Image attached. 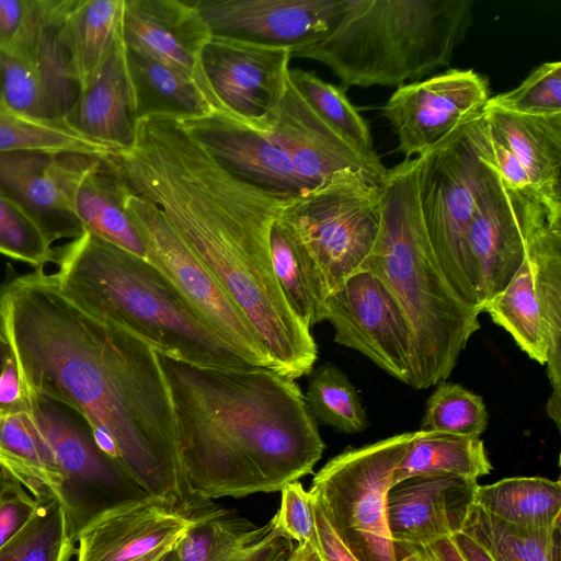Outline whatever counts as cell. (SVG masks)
<instances>
[{
  "instance_id": "obj_1",
  "label": "cell",
  "mask_w": 561,
  "mask_h": 561,
  "mask_svg": "<svg viewBox=\"0 0 561 561\" xmlns=\"http://www.w3.org/2000/svg\"><path fill=\"white\" fill-rule=\"evenodd\" d=\"M115 160L247 318L271 370L290 380L309 375L317 345L279 287L270 248L271 228L294 197L231 173L172 117L139 119L133 147Z\"/></svg>"
},
{
  "instance_id": "obj_2",
  "label": "cell",
  "mask_w": 561,
  "mask_h": 561,
  "mask_svg": "<svg viewBox=\"0 0 561 561\" xmlns=\"http://www.w3.org/2000/svg\"><path fill=\"white\" fill-rule=\"evenodd\" d=\"M156 354L191 496L272 493L313 471L325 445L295 380L263 367H206Z\"/></svg>"
},
{
  "instance_id": "obj_3",
  "label": "cell",
  "mask_w": 561,
  "mask_h": 561,
  "mask_svg": "<svg viewBox=\"0 0 561 561\" xmlns=\"http://www.w3.org/2000/svg\"><path fill=\"white\" fill-rule=\"evenodd\" d=\"M59 287L90 316L156 353L198 366L256 368L218 335L147 259L84 231L56 249Z\"/></svg>"
},
{
  "instance_id": "obj_4",
  "label": "cell",
  "mask_w": 561,
  "mask_h": 561,
  "mask_svg": "<svg viewBox=\"0 0 561 561\" xmlns=\"http://www.w3.org/2000/svg\"><path fill=\"white\" fill-rule=\"evenodd\" d=\"M381 187L380 227L364 270L401 307L412 336L409 386L426 389L451 374L480 329L479 313L457 295L430 243L419 201L417 159L388 169Z\"/></svg>"
},
{
  "instance_id": "obj_5",
  "label": "cell",
  "mask_w": 561,
  "mask_h": 561,
  "mask_svg": "<svg viewBox=\"0 0 561 561\" xmlns=\"http://www.w3.org/2000/svg\"><path fill=\"white\" fill-rule=\"evenodd\" d=\"M472 0H345L332 28L291 51L352 87L398 88L449 67L473 23Z\"/></svg>"
},
{
  "instance_id": "obj_6",
  "label": "cell",
  "mask_w": 561,
  "mask_h": 561,
  "mask_svg": "<svg viewBox=\"0 0 561 561\" xmlns=\"http://www.w3.org/2000/svg\"><path fill=\"white\" fill-rule=\"evenodd\" d=\"M416 159L419 201L430 243L457 295L480 314L467 234L482 195L499 174L484 112Z\"/></svg>"
},
{
  "instance_id": "obj_7",
  "label": "cell",
  "mask_w": 561,
  "mask_h": 561,
  "mask_svg": "<svg viewBox=\"0 0 561 561\" xmlns=\"http://www.w3.org/2000/svg\"><path fill=\"white\" fill-rule=\"evenodd\" d=\"M382 181L345 169L291 198L280 214L327 297L365 267L380 227Z\"/></svg>"
},
{
  "instance_id": "obj_8",
  "label": "cell",
  "mask_w": 561,
  "mask_h": 561,
  "mask_svg": "<svg viewBox=\"0 0 561 561\" xmlns=\"http://www.w3.org/2000/svg\"><path fill=\"white\" fill-rule=\"evenodd\" d=\"M414 432L402 433L331 458L313 477L310 494L358 561H398L387 514L394 469Z\"/></svg>"
},
{
  "instance_id": "obj_9",
  "label": "cell",
  "mask_w": 561,
  "mask_h": 561,
  "mask_svg": "<svg viewBox=\"0 0 561 561\" xmlns=\"http://www.w3.org/2000/svg\"><path fill=\"white\" fill-rule=\"evenodd\" d=\"M127 210L146 259L218 335L254 366L271 369L267 352L247 318L178 237L162 211L135 193L128 198Z\"/></svg>"
},
{
  "instance_id": "obj_10",
  "label": "cell",
  "mask_w": 561,
  "mask_h": 561,
  "mask_svg": "<svg viewBox=\"0 0 561 561\" xmlns=\"http://www.w3.org/2000/svg\"><path fill=\"white\" fill-rule=\"evenodd\" d=\"M334 329V341L355 350L379 368L410 385L412 336L407 318L387 286L362 270L324 300L322 321Z\"/></svg>"
},
{
  "instance_id": "obj_11",
  "label": "cell",
  "mask_w": 561,
  "mask_h": 561,
  "mask_svg": "<svg viewBox=\"0 0 561 561\" xmlns=\"http://www.w3.org/2000/svg\"><path fill=\"white\" fill-rule=\"evenodd\" d=\"M102 156L71 151L0 152V194L16 206L53 244L84 231L75 193L87 170Z\"/></svg>"
},
{
  "instance_id": "obj_12",
  "label": "cell",
  "mask_w": 561,
  "mask_h": 561,
  "mask_svg": "<svg viewBox=\"0 0 561 561\" xmlns=\"http://www.w3.org/2000/svg\"><path fill=\"white\" fill-rule=\"evenodd\" d=\"M489 82L473 69H449L396 88L382 116L398 136L404 160L416 158L481 114Z\"/></svg>"
},
{
  "instance_id": "obj_13",
  "label": "cell",
  "mask_w": 561,
  "mask_h": 561,
  "mask_svg": "<svg viewBox=\"0 0 561 561\" xmlns=\"http://www.w3.org/2000/svg\"><path fill=\"white\" fill-rule=\"evenodd\" d=\"M291 51L211 36L201 54L207 83L224 112L265 130L266 118L285 91Z\"/></svg>"
},
{
  "instance_id": "obj_14",
  "label": "cell",
  "mask_w": 561,
  "mask_h": 561,
  "mask_svg": "<svg viewBox=\"0 0 561 561\" xmlns=\"http://www.w3.org/2000/svg\"><path fill=\"white\" fill-rule=\"evenodd\" d=\"M345 0H196L211 36L304 48L337 21Z\"/></svg>"
},
{
  "instance_id": "obj_15",
  "label": "cell",
  "mask_w": 561,
  "mask_h": 561,
  "mask_svg": "<svg viewBox=\"0 0 561 561\" xmlns=\"http://www.w3.org/2000/svg\"><path fill=\"white\" fill-rule=\"evenodd\" d=\"M191 506L147 495L106 507L77 530L76 561H135L178 541L193 523Z\"/></svg>"
},
{
  "instance_id": "obj_16",
  "label": "cell",
  "mask_w": 561,
  "mask_h": 561,
  "mask_svg": "<svg viewBox=\"0 0 561 561\" xmlns=\"http://www.w3.org/2000/svg\"><path fill=\"white\" fill-rule=\"evenodd\" d=\"M264 131L290 159L310 190L345 169L364 171L379 180L388 171L378 154L358 150L329 126L298 93L289 76Z\"/></svg>"
},
{
  "instance_id": "obj_17",
  "label": "cell",
  "mask_w": 561,
  "mask_h": 561,
  "mask_svg": "<svg viewBox=\"0 0 561 561\" xmlns=\"http://www.w3.org/2000/svg\"><path fill=\"white\" fill-rule=\"evenodd\" d=\"M24 396L25 405L61 472L67 501L71 489L75 494H98L108 507L148 495L99 449L85 422L82 425L56 402L25 392Z\"/></svg>"
},
{
  "instance_id": "obj_18",
  "label": "cell",
  "mask_w": 561,
  "mask_h": 561,
  "mask_svg": "<svg viewBox=\"0 0 561 561\" xmlns=\"http://www.w3.org/2000/svg\"><path fill=\"white\" fill-rule=\"evenodd\" d=\"M476 480L421 476L390 486L388 525L396 549L423 547L462 530L474 503Z\"/></svg>"
},
{
  "instance_id": "obj_19",
  "label": "cell",
  "mask_w": 561,
  "mask_h": 561,
  "mask_svg": "<svg viewBox=\"0 0 561 561\" xmlns=\"http://www.w3.org/2000/svg\"><path fill=\"white\" fill-rule=\"evenodd\" d=\"M179 122L219 164L251 184L286 197L310 191L265 131L220 112Z\"/></svg>"
},
{
  "instance_id": "obj_20",
  "label": "cell",
  "mask_w": 561,
  "mask_h": 561,
  "mask_svg": "<svg viewBox=\"0 0 561 561\" xmlns=\"http://www.w3.org/2000/svg\"><path fill=\"white\" fill-rule=\"evenodd\" d=\"M125 46L141 49L190 76L217 112L225 113L210 90L201 54L211 34L194 1L125 0Z\"/></svg>"
},
{
  "instance_id": "obj_21",
  "label": "cell",
  "mask_w": 561,
  "mask_h": 561,
  "mask_svg": "<svg viewBox=\"0 0 561 561\" xmlns=\"http://www.w3.org/2000/svg\"><path fill=\"white\" fill-rule=\"evenodd\" d=\"M467 251L480 310L500 295L525 256V230L517 206L500 174L482 195L472 217Z\"/></svg>"
},
{
  "instance_id": "obj_22",
  "label": "cell",
  "mask_w": 561,
  "mask_h": 561,
  "mask_svg": "<svg viewBox=\"0 0 561 561\" xmlns=\"http://www.w3.org/2000/svg\"><path fill=\"white\" fill-rule=\"evenodd\" d=\"M510 193L524 225L525 243L536 260L540 316L547 347L546 366L551 385L546 412L560 428L561 216L552 214L536 195H526L512 190Z\"/></svg>"
},
{
  "instance_id": "obj_23",
  "label": "cell",
  "mask_w": 561,
  "mask_h": 561,
  "mask_svg": "<svg viewBox=\"0 0 561 561\" xmlns=\"http://www.w3.org/2000/svg\"><path fill=\"white\" fill-rule=\"evenodd\" d=\"M273 519L262 526L204 500L176 543L179 561H287L295 549Z\"/></svg>"
},
{
  "instance_id": "obj_24",
  "label": "cell",
  "mask_w": 561,
  "mask_h": 561,
  "mask_svg": "<svg viewBox=\"0 0 561 561\" xmlns=\"http://www.w3.org/2000/svg\"><path fill=\"white\" fill-rule=\"evenodd\" d=\"M64 121L78 134L114 152L133 147L138 121L122 33Z\"/></svg>"
},
{
  "instance_id": "obj_25",
  "label": "cell",
  "mask_w": 561,
  "mask_h": 561,
  "mask_svg": "<svg viewBox=\"0 0 561 561\" xmlns=\"http://www.w3.org/2000/svg\"><path fill=\"white\" fill-rule=\"evenodd\" d=\"M69 3L70 0H32L19 35L5 48L32 66L59 121L65 119L81 92L60 37Z\"/></svg>"
},
{
  "instance_id": "obj_26",
  "label": "cell",
  "mask_w": 561,
  "mask_h": 561,
  "mask_svg": "<svg viewBox=\"0 0 561 561\" xmlns=\"http://www.w3.org/2000/svg\"><path fill=\"white\" fill-rule=\"evenodd\" d=\"M488 129L517 157L546 207L561 216V114L535 116L485 105Z\"/></svg>"
},
{
  "instance_id": "obj_27",
  "label": "cell",
  "mask_w": 561,
  "mask_h": 561,
  "mask_svg": "<svg viewBox=\"0 0 561 561\" xmlns=\"http://www.w3.org/2000/svg\"><path fill=\"white\" fill-rule=\"evenodd\" d=\"M114 153L100 157L87 170L75 193V211L87 231L146 259L144 243L127 210L134 192Z\"/></svg>"
},
{
  "instance_id": "obj_28",
  "label": "cell",
  "mask_w": 561,
  "mask_h": 561,
  "mask_svg": "<svg viewBox=\"0 0 561 561\" xmlns=\"http://www.w3.org/2000/svg\"><path fill=\"white\" fill-rule=\"evenodd\" d=\"M137 121L167 116L185 121L217 112L195 80L152 55L125 46Z\"/></svg>"
},
{
  "instance_id": "obj_29",
  "label": "cell",
  "mask_w": 561,
  "mask_h": 561,
  "mask_svg": "<svg viewBox=\"0 0 561 561\" xmlns=\"http://www.w3.org/2000/svg\"><path fill=\"white\" fill-rule=\"evenodd\" d=\"M0 473L36 499L50 496L68 504L54 454L27 408L0 416Z\"/></svg>"
},
{
  "instance_id": "obj_30",
  "label": "cell",
  "mask_w": 561,
  "mask_h": 561,
  "mask_svg": "<svg viewBox=\"0 0 561 561\" xmlns=\"http://www.w3.org/2000/svg\"><path fill=\"white\" fill-rule=\"evenodd\" d=\"M125 0H70L60 37L82 87L101 68L122 33Z\"/></svg>"
},
{
  "instance_id": "obj_31",
  "label": "cell",
  "mask_w": 561,
  "mask_h": 561,
  "mask_svg": "<svg viewBox=\"0 0 561 561\" xmlns=\"http://www.w3.org/2000/svg\"><path fill=\"white\" fill-rule=\"evenodd\" d=\"M474 504L506 524L556 530L561 526V484L541 477H515L477 486Z\"/></svg>"
},
{
  "instance_id": "obj_32",
  "label": "cell",
  "mask_w": 561,
  "mask_h": 561,
  "mask_svg": "<svg viewBox=\"0 0 561 561\" xmlns=\"http://www.w3.org/2000/svg\"><path fill=\"white\" fill-rule=\"evenodd\" d=\"M492 469L480 437L417 431L393 471L391 485L421 476H457L478 481Z\"/></svg>"
},
{
  "instance_id": "obj_33",
  "label": "cell",
  "mask_w": 561,
  "mask_h": 561,
  "mask_svg": "<svg viewBox=\"0 0 561 561\" xmlns=\"http://www.w3.org/2000/svg\"><path fill=\"white\" fill-rule=\"evenodd\" d=\"M270 248L273 270L289 307L311 329L322 321L327 295L307 254L279 218L271 228Z\"/></svg>"
},
{
  "instance_id": "obj_34",
  "label": "cell",
  "mask_w": 561,
  "mask_h": 561,
  "mask_svg": "<svg viewBox=\"0 0 561 561\" xmlns=\"http://www.w3.org/2000/svg\"><path fill=\"white\" fill-rule=\"evenodd\" d=\"M32 519L0 548V561H70L78 526L69 505L56 497L37 499Z\"/></svg>"
},
{
  "instance_id": "obj_35",
  "label": "cell",
  "mask_w": 561,
  "mask_h": 561,
  "mask_svg": "<svg viewBox=\"0 0 561 561\" xmlns=\"http://www.w3.org/2000/svg\"><path fill=\"white\" fill-rule=\"evenodd\" d=\"M461 531L493 561H560V529L516 527L492 517L474 503Z\"/></svg>"
},
{
  "instance_id": "obj_36",
  "label": "cell",
  "mask_w": 561,
  "mask_h": 561,
  "mask_svg": "<svg viewBox=\"0 0 561 561\" xmlns=\"http://www.w3.org/2000/svg\"><path fill=\"white\" fill-rule=\"evenodd\" d=\"M13 150L71 151L106 156L114 151L71 129L64 121L23 115L0 101V152Z\"/></svg>"
},
{
  "instance_id": "obj_37",
  "label": "cell",
  "mask_w": 561,
  "mask_h": 561,
  "mask_svg": "<svg viewBox=\"0 0 561 561\" xmlns=\"http://www.w3.org/2000/svg\"><path fill=\"white\" fill-rule=\"evenodd\" d=\"M305 400L314 419L345 434L368 427L360 398L344 371L325 363L309 374Z\"/></svg>"
},
{
  "instance_id": "obj_38",
  "label": "cell",
  "mask_w": 561,
  "mask_h": 561,
  "mask_svg": "<svg viewBox=\"0 0 561 561\" xmlns=\"http://www.w3.org/2000/svg\"><path fill=\"white\" fill-rule=\"evenodd\" d=\"M288 76L298 93L329 126L358 150L377 156L368 123L339 87L300 68L289 69Z\"/></svg>"
},
{
  "instance_id": "obj_39",
  "label": "cell",
  "mask_w": 561,
  "mask_h": 561,
  "mask_svg": "<svg viewBox=\"0 0 561 561\" xmlns=\"http://www.w3.org/2000/svg\"><path fill=\"white\" fill-rule=\"evenodd\" d=\"M436 386L426 402L419 431L480 437L489 422L482 397L446 380Z\"/></svg>"
},
{
  "instance_id": "obj_40",
  "label": "cell",
  "mask_w": 561,
  "mask_h": 561,
  "mask_svg": "<svg viewBox=\"0 0 561 561\" xmlns=\"http://www.w3.org/2000/svg\"><path fill=\"white\" fill-rule=\"evenodd\" d=\"M486 105L535 116L561 114V61H546L513 90L491 96Z\"/></svg>"
},
{
  "instance_id": "obj_41",
  "label": "cell",
  "mask_w": 561,
  "mask_h": 561,
  "mask_svg": "<svg viewBox=\"0 0 561 561\" xmlns=\"http://www.w3.org/2000/svg\"><path fill=\"white\" fill-rule=\"evenodd\" d=\"M0 101L23 115L59 121L32 66L9 49L0 50Z\"/></svg>"
},
{
  "instance_id": "obj_42",
  "label": "cell",
  "mask_w": 561,
  "mask_h": 561,
  "mask_svg": "<svg viewBox=\"0 0 561 561\" xmlns=\"http://www.w3.org/2000/svg\"><path fill=\"white\" fill-rule=\"evenodd\" d=\"M0 254L35 268L56 261V249L38 228L0 194Z\"/></svg>"
},
{
  "instance_id": "obj_43",
  "label": "cell",
  "mask_w": 561,
  "mask_h": 561,
  "mask_svg": "<svg viewBox=\"0 0 561 561\" xmlns=\"http://www.w3.org/2000/svg\"><path fill=\"white\" fill-rule=\"evenodd\" d=\"M282 501L273 516L276 528L287 538L317 546V531L312 496L299 481L290 482L280 490Z\"/></svg>"
},
{
  "instance_id": "obj_44",
  "label": "cell",
  "mask_w": 561,
  "mask_h": 561,
  "mask_svg": "<svg viewBox=\"0 0 561 561\" xmlns=\"http://www.w3.org/2000/svg\"><path fill=\"white\" fill-rule=\"evenodd\" d=\"M38 500L14 479L0 473V548L32 519Z\"/></svg>"
},
{
  "instance_id": "obj_45",
  "label": "cell",
  "mask_w": 561,
  "mask_h": 561,
  "mask_svg": "<svg viewBox=\"0 0 561 561\" xmlns=\"http://www.w3.org/2000/svg\"><path fill=\"white\" fill-rule=\"evenodd\" d=\"M488 135L493 160L503 184L512 191H516L526 195L538 196L526 170L514 154V152L499 138L491 134L489 129Z\"/></svg>"
},
{
  "instance_id": "obj_46",
  "label": "cell",
  "mask_w": 561,
  "mask_h": 561,
  "mask_svg": "<svg viewBox=\"0 0 561 561\" xmlns=\"http://www.w3.org/2000/svg\"><path fill=\"white\" fill-rule=\"evenodd\" d=\"M312 502L317 531V548L322 561H358L336 536L320 506L313 499Z\"/></svg>"
},
{
  "instance_id": "obj_47",
  "label": "cell",
  "mask_w": 561,
  "mask_h": 561,
  "mask_svg": "<svg viewBox=\"0 0 561 561\" xmlns=\"http://www.w3.org/2000/svg\"><path fill=\"white\" fill-rule=\"evenodd\" d=\"M25 409L24 390L11 355L0 371V416Z\"/></svg>"
},
{
  "instance_id": "obj_48",
  "label": "cell",
  "mask_w": 561,
  "mask_h": 561,
  "mask_svg": "<svg viewBox=\"0 0 561 561\" xmlns=\"http://www.w3.org/2000/svg\"><path fill=\"white\" fill-rule=\"evenodd\" d=\"M32 0H0V50L8 48L19 35Z\"/></svg>"
},
{
  "instance_id": "obj_49",
  "label": "cell",
  "mask_w": 561,
  "mask_h": 561,
  "mask_svg": "<svg viewBox=\"0 0 561 561\" xmlns=\"http://www.w3.org/2000/svg\"><path fill=\"white\" fill-rule=\"evenodd\" d=\"M401 550H404V554L398 557V561H467L454 536L427 546Z\"/></svg>"
},
{
  "instance_id": "obj_50",
  "label": "cell",
  "mask_w": 561,
  "mask_h": 561,
  "mask_svg": "<svg viewBox=\"0 0 561 561\" xmlns=\"http://www.w3.org/2000/svg\"><path fill=\"white\" fill-rule=\"evenodd\" d=\"M454 539L467 561H493L483 548L465 533H457Z\"/></svg>"
},
{
  "instance_id": "obj_51",
  "label": "cell",
  "mask_w": 561,
  "mask_h": 561,
  "mask_svg": "<svg viewBox=\"0 0 561 561\" xmlns=\"http://www.w3.org/2000/svg\"><path fill=\"white\" fill-rule=\"evenodd\" d=\"M287 561H322L317 546L312 543L297 545Z\"/></svg>"
},
{
  "instance_id": "obj_52",
  "label": "cell",
  "mask_w": 561,
  "mask_h": 561,
  "mask_svg": "<svg viewBox=\"0 0 561 561\" xmlns=\"http://www.w3.org/2000/svg\"><path fill=\"white\" fill-rule=\"evenodd\" d=\"M182 538V537H181ZM180 538V539H181ZM179 539V540H180ZM178 540V541H179ZM178 541H174V542H171V543H168V545H164L160 548H158L157 550L152 551L151 553L138 559V560H135V561H160L162 559V557L171 549L173 548Z\"/></svg>"
},
{
  "instance_id": "obj_53",
  "label": "cell",
  "mask_w": 561,
  "mask_h": 561,
  "mask_svg": "<svg viewBox=\"0 0 561 561\" xmlns=\"http://www.w3.org/2000/svg\"><path fill=\"white\" fill-rule=\"evenodd\" d=\"M12 353L5 336L0 331V371L2 370L7 360L11 357Z\"/></svg>"
},
{
  "instance_id": "obj_54",
  "label": "cell",
  "mask_w": 561,
  "mask_h": 561,
  "mask_svg": "<svg viewBox=\"0 0 561 561\" xmlns=\"http://www.w3.org/2000/svg\"><path fill=\"white\" fill-rule=\"evenodd\" d=\"M178 543V542H176ZM176 545L171 548L160 561H179L178 552H176Z\"/></svg>"
}]
</instances>
